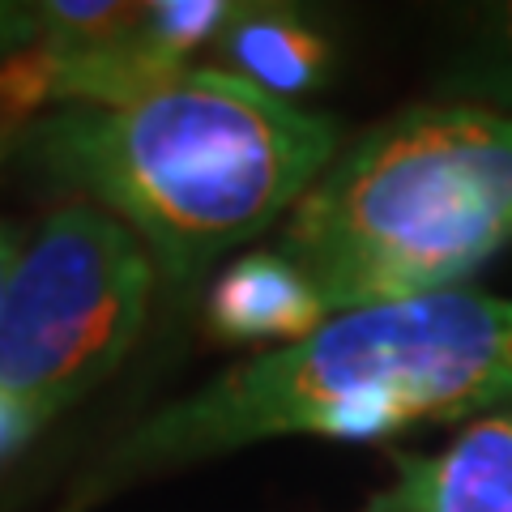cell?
Returning <instances> with one entry per match:
<instances>
[{
  "label": "cell",
  "instance_id": "cell-1",
  "mask_svg": "<svg viewBox=\"0 0 512 512\" xmlns=\"http://www.w3.org/2000/svg\"><path fill=\"white\" fill-rule=\"evenodd\" d=\"M512 406V299L436 291L329 316L141 419L94 461L73 512L137 478L282 436L380 440Z\"/></svg>",
  "mask_w": 512,
  "mask_h": 512
},
{
  "label": "cell",
  "instance_id": "cell-2",
  "mask_svg": "<svg viewBox=\"0 0 512 512\" xmlns=\"http://www.w3.org/2000/svg\"><path fill=\"white\" fill-rule=\"evenodd\" d=\"M56 184L124 222L184 299L222 252L265 235L338 154V124L192 64L120 107H64L22 141Z\"/></svg>",
  "mask_w": 512,
  "mask_h": 512
},
{
  "label": "cell",
  "instance_id": "cell-3",
  "mask_svg": "<svg viewBox=\"0 0 512 512\" xmlns=\"http://www.w3.org/2000/svg\"><path fill=\"white\" fill-rule=\"evenodd\" d=\"M512 244V120L414 103L333 154L274 252L329 316L453 291Z\"/></svg>",
  "mask_w": 512,
  "mask_h": 512
},
{
  "label": "cell",
  "instance_id": "cell-4",
  "mask_svg": "<svg viewBox=\"0 0 512 512\" xmlns=\"http://www.w3.org/2000/svg\"><path fill=\"white\" fill-rule=\"evenodd\" d=\"M154 291V261L124 222L86 201L52 210L0 299V393L52 423L128 359Z\"/></svg>",
  "mask_w": 512,
  "mask_h": 512
},
{
  "label": "cell",
  "instance_id": "cell-5",
  "mask_svg": "<svg viewBox=\"0 0 512 512\" xmlns=\"http://www.w3.org/2000/svg\"><path fill=\"white\" fill-rule=\"evenodd\" d=\"M363 512H512V406L470 419L440 453L397 461Z\"/></svg>",
  "mask_w": 512,
  "mask_h": 512
},
{
  "label": "cell",
  "instance_id": "cell-6",
  "mask_svg": "<svg viewBox=\"0 0 512 512\" xmlns=\"http://www.w3.org/2000/svg\"><path fill=\"white\" fill-rule=\"evenodd\" d=\"M210 52L214 69L286 103L316 90L333 64V47L320 26L291 5H235Z\"/></svg>",
  "mask_w": 512,
  "mask_h": 512
},
{
  "label": "cell",
  "instance_id": "cell-7",
  "mask_svg": "<svg viewBox=\"0 0 512 512\" xmlns=\"http://www.w3.org/2000/svg\"><path fill=\"white\" fill-rule=\"evenodd\" d=\"M329 320L312 282L274 248L248 252L205 295V329L222 342H299Z\"/></svg>",
  "mask_w": 512,
  "mask_h": 512
},
{
  "label": "cell",
  "instance_id": "cell-8",
  "mask_svg": "<svg viewBox=\"0 0 512 512\" xmlns=\"http://www.w3.org/2000/svg\"><path fill=\"white\" fill-rule=\"evenodd\" d=\"M440 103L483 107L512 120V0L478 5L448 47L436 82Z\"/></svg>",
  "mask_w": 512,
  "mask_h": 512
},
{
  "label": "cell",
  "instance_id": "cell-9",
  "mask_svg": "<svg viewBox=\"0 0 512 512\" xmlns=\"http://www.w3.org/2000/svg\"><path fill=\"white\" fill-rule=\"evenodd\" d=\"M43 427L47 423L30 406H22L18 397H9V393H0V461H9L22 444L35 440Z\"/></svg>",
  "mask_w": 512,
  "mask_h": 512
},
{
  "label": "cell",
  "instance_id": "cell-10",
  "mask_svg": "<svg viewBox=\"0 0 512 512\" xmlns=\"http://www.w3.org/2000/svg\"><path fill=\"white\" fill-rule=\"evenodd\" d=\"M13 133L9 128H0V154L9 150ZM13 261H18V248H13V235L0 227V299H5V286H9V274H13Z\"/></svg>",
  "mask_w": 512,
  "mask_h": 512
}]
</instances>
